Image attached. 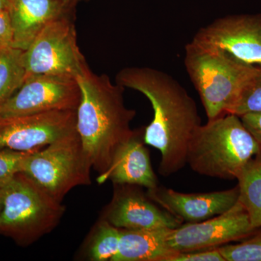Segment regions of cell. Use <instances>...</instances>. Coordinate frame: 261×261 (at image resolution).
Here are the masks:
<instances>
[{"instance_id":"cell-1","label":"cell","mask_w":261,"mask_h":261,"mask_svg":"<svg viewBox=\"0 0 261 261\" xmlns=\"http://www.w3.org/2000/svg\"><path fill=\"white\" fill-rule=\"evenodd\" d=\"M116 82L149 99L153 118L145 128L144 141L161 152L160 174L168 177L177 173L187 164L189 144L202 124L193 98L171 75L149 67L123 68Z\"/></svg>"},{"instance_id":"cell-2","label":"cell","mask_w":261,"mask_h":261,"mask_svg":"<svg viewBox=\"0 0 261 261\" xmlns=\"http://www.w3.org/2000/svg\"><path fill=\"white\" fill-rule=\"evenodd\" d=\"M75 80L81 90L75 127L92 168L101 176L133 135L136 111L125 105L124 87L107 75L96 74L87 65Z\"/></svg>"},{"instance_id":"cell-3","label":"cell","mask_w":261,"mask_h":261,"mask_svg":"<svg viewBox=\"0 0 261 261\" xmlns=\"http://www.w3.org/2000/svg\"><path fill=\"white\" fill-rule=\"evenodd\" d=\"M260 151V144L240 117L226 113L196 129L189 144L187 164L203 176L237 179Z\"/></svg>"},{"instance_id":"cell-4","label":"cell","mask_w":261,"mask_h":261,"mask_svg":"<svg viewBox=\"0 0 261 261\" xmlns=\"http://www.w3.org/2000/svg\"><path fill=\"white\" fill-rule=\"evenodd\" d=\"M3 189L0 235L27 247L58 226L65 206L23 172L15 174Z\"/></svg>"},{"instance_id":"cell-5","label":"cell","mask_w":261,"mask_h":261,"mask_svg":"<svg viewBox=\"0 0 261 261\" xmlns=\"http://www.w3.org/2000/svg\"><path fill=\"white\" fill-rule=\"evenodd\" d=\"M185 50V68L208 120L228 113L254 65L192 40Z\"/></svg>"},{"instance_id":"cell-6","label":"cell","mask_w":261,"mask_h":261,"mask_svg":"<svg viewBox=\"0 0 261 261\" xmlns=\"http://www.w3.org/2000/svg\"><path fill=\"white\" fill-rule=\"evenodd\" d=\"M92 169L75 129L42 149L29 152L21 172L63 202L75 187L90 185Z\"/></svg>"},{"instance_id":"cell-7","label":"cell","mask_w":261,"mask_h":261,"mask_svg":"<svg viewBox=\"0 0 261 261\" xmlns=\"http://www.w3.org/2000/svg\"><path fill=\"white\" fill-rule=\"evenodd\" d=\"M25 80L34 75L77 76L87 66L77 44L73 15L48 23L23 53Z\"/></svg>"},{"instance_id":"cell-8","label":"cell","mask_w":261,"mask_h":261,"mask_svg":"<svg viewBox=\"0 0 261 261\" xmlns=\"http://www.w3.org/2000/svg\"><path fill=\"white\" fill-rule=\"evenodd\" d=\"M81 90L74 78L39 75L29 77L0 106V119L51 111H76Z\"/></svg>"},{"instance_id":"cell-9","label":"cell","mask_w":261,"mask_h":261,"mask_svg":"<svg viewBox=\"0 0 261 261\" xmlns=\"http://www.w3.org/2000/svg\"><path fill=\"white\" fill-rule=\"evenodd\" d=\"M192 41L245 64L261 66V13L216 19L199 29Z\"/></svg>"},{"instance_id":"cell-10","label":"cell","mask_w":261,"mask_h":261,"mask_svg":"<svg viewBox=\"0 0 261 261\" xmlns=\"http://www.w3.org/2000/svg\"><path fill=\"white\" fill-rule=\"evenodd\" d=\"M256 230L252 228L248 214L238 200L224 214L171 230L168 244L176 252L206 250L245 240Z\"/></svg>"},{"instance_id":"cell-11","label":"cell","mask_w":261,"mask_h":261,"mask_svg":"<svg viewBox=\"0 0 261 261\" xmlns=\"http://www.w3.org/2000/svg\"><path fill=\"white\" fill-rule=\"evenodd\" d=\"M76 111H51L0 119V149L39 150L76 129Z\"/></svg>"},{"instance_id":"cell-12","label":"cell","mask_w":261,"mask_h":261,"mask_svg":"<svg viewBox=\"0 0 261 261\" xmlns=\"http://www.w3.org/2000/svg\"><path fill=\"white\" fill-rule=\"evenodd\" d=\"M112 200L102 213V219L124 230L174 228L183 221L165 210L138 188L129 185H114Z\"/></svg>"},{"instance_id":"cell-13","label":"cell","mask_w":261,"mask_h":261,"mask_svg":"<svg viewBox=\"0 0 261 261\" xmlns=\"http://www.w3.org/2000/svg\"><path fill=\"white\" fill-rule=\"evenodd\" d=\"M147 195L158 205L188 223L200 222L224 214L238 202V186L206 193H183L164 187L147 190Z\"/></svg>"},{"instance_id":"cell-14","label":"cell","mask_w":261,"mask_h":261,"mask_svg":"<svg viewBox=\"0 0 261 261\" xmlns=\"http://www.w3.org/2000/svg\"><path fill=\"white\" fill-rule=\"evenodd\" d=\"M74 8L61 0H10L8 11L14 32L13 47L25 50L48 23L73 15Z\"/></svg>"},{"instance_id":"cell-15","label":"cell","mask_w":261,"mask_h":261,"mask_svg":"<svg viewBox=\"0 0 261 261\" xmlns=\"http://www.w3.org/2000/svg\"><path fill=\"white\" fill-rule=\"evenodd\" d=\"M145 128L135 130L107 172L99 176V184L111 180L114 185L143 187L147 190L159 186V179L151 164L148 149L144 141Z\"/></svg>"},{"instance_id":"cell-16","label":"cell","mask_w":261,"mask_h":261,"mask_svg":"<svg viewBox=\"0 0 261 261\" xmlns=\"http://www.w3.org/2000/svg\"><path fill=\"white\" fill-rule=\"evenodd\" d=\"M171 230L121 229L119 249L112 261H166L176 253L168 244Z\"/></svg>"},{"instance_id":"cell-17","label":"cell","mask_w":261,"mask_h":261,"mask_svg":"<svg viewBox=\"0 0 261 261\" xmlns=\"http://www.w3.org/2000/svg\"><path fill=\"white\" fill-rule=\"evenodd\" d=\"M239 202L255 229L261 228V151L250 160L238 178Z\"/></svg>"},{"instance_id":"cell-18","label":"cell","mask_w":261,"mask_h":261,"mask_svg":"<svg viewBox=\"0 0 261 261\" xmlns=\"http://www.w3.org/2000/svg\"><path fill=\"white\" fill-rule=\"evenodd\" d=\"M121 229L100 218L94 226L85 247L86 257L91 261H112L119 249Z\"/></svg>"},{"instance_id":"cell-19","label":"cell","mask_w":261,"mask_h":261,"mask_svg":"<svg viewBox=\"0 0 261 261\" xmlns=\"http://www.w3.org/2000/svg\"><path fill=\"white\" fill-rule=\"evenodd\" d=\"M23 53L16 48L0 53V106L17 92L25 80Z\"/></svg>"},{"instance_id":"cell-20","label":"cell","mask_w":261,"mask_h":261,"mask_svg":"<svg viewBox=\"0 0 261 261\" xmlns=\"http://www.w3.org/2000/svg\"><path fill=\"white\" fill-rule=\"evenodd\" d=\"M251 113H261V66L253 67L228 111L238 116Z\"/></svg>"},{"instance_id":"cell-21","label":"cell","mask_w":261,"mask_h":261,"mask_svg":"<svg viewBox=\"0 0 261 261\" xmlns=\"http://www.w3.org/2000/svg\"><path fill=\"white\" fill-rule=\"evenodd\" d=\"M225 261H261V228L243 242L218 247Z\"/></svg>"},{"instance_id":"cell-22","label":"cell","mask_w":261,"mask_h":261,"mask_svg":"<svg viewBox=\"0 0 261 261\" xmlns=\"http://www.w3.org/2000/svg\"><path fill=\"white\" fill-rule=\"evenodd\" d=\"M28 152L0 149V187L4 186L15 174L21 172L23 160Z\"/></svg>"},{"instance_id":"cell-23","label":"cell","mask_w":261,"mask_h":261,"mask_svg":"<svg viewBox=\"0 0 261 261\" xmlns=\"http://www.w3.org/2000/svg\"><path fill=\"white\" fill-rule=\"evenodd\" d=\"M166 261H225L218 247L186 252H176Z\"/></svg>"},{"instance_id":"cell-24","label":"cell","mask_w":261,"mask_h":261,"mask_svg":"<svg viewBox=\"0 0 261 261\" xmlns=\"http://www.w3.org/2000/svg\"><path fill=\"white\" fill-rule=\"evenodd\" d=\"M14 32L8 10L0 11V53L13 47Z\"/></svg>"},{"instance_id":"cell-25","label":"cell","mask_w":261,"mask_h":261,"mask_svg":"<svg viewBox=\"0 0 261 261\" xmlns=\"http://www.w3.org/2000/svg\"><path fill=\"white\" fill-rule=\"evenodd\" d=\"M240 117L244 126L261 145V113H247Z\"/></svg>"},{"instance_id":"cell-26","label":"cell","mask_w":261,"mask_h":261,"mask_svg":"<svg viewBox=\"0 0 261 261\" xmlns=\"http://www.w3.org/2000/svg\"><path fill=\"white\" fill-rule=\"evenodd\" d=\"M10 0H0V11L9 10Z\"/></svg>"},{"instance_id":"cell-27","label":"cell","mask_w":261,"mask_h":261,"mask_svg":"<svg viewBox=\"0 0 261 261\" xmlns=\"http://www.w3.org/2000/svg\"><path fill=\"white\" fill-rule=\"evenodd\" d=\"M62 2L65 3V4L69 5L72 7H75V5H77V3H80V2L82 1H87V0H61Z\"/></svg>"},{"instance_id":"cell-28","label":"cell","mask_w":261,"mask_h":261,"mask_svg":"<svg viewBox=\"0 0 261 261\" xmlns=\"http://www.w3.org/2000/svg\"><path fill=\"white\" fill-rule=\"evenodd\" d=\"M3 203H4V194H3V189L0 188V214L3 211Z\"/></svg>"}]
</instances>
